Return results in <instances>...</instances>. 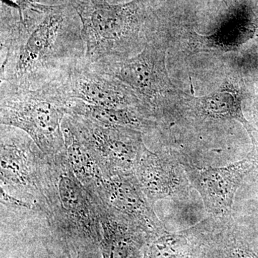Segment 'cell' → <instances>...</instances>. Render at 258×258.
<instances>
[{
	"instance_id": "15",
	"label": "cell",
	"mask_w": 258,
	"mask_h": 258,
	"mask_svg": "<svg viewBox=\"0 0 258 258\" xmlns=\"http://www.w3.org/2000/svg\"><path fill=\"white\" fill-rule=\"evenodd\" d=\"M242 93L235 83L227 81L215 92L198 98L196 107L199 113L205 118L213 119L235 120L240 122L247 130L256 146L253 133L258 134V130L246 119L242 111Z\"/></svg>"
},
{
	"instance_id": "8",
	"label": "cell",
	"mask_w": 258,
	"mask_h": 258,
	"mask_svg": "<svg viewBox=\"0 0 258 258\" xmlns=\"http://www.w3.org/2000/svg\"><path fill=\"white\" fill-rule=\"evenodd\" d=\"M191 186L203 199L205 208L214 217L231 215L235 194L244 178L256 165L253 157L223 167L198 169L181 161Z\"/></svg>"
},
{
	"instance_id": "18",
	"label": "cell",
	"mask_w": 258,
	"mask_h": 258,
	"mask_svg": "<svg viewBox=\"0 0 258 258\" xmlns=\"http://www.w3.org/2000/svg\"><path fill=\"white\" fill-rule=\"evenodd\" d=\"M4 1H6L8 4L13 5L15 8H18L20 12L28 9L33 4L31 0H4Z\"/></svg>"
},
{
	"instance_id": "16",
	"label": "cell",
	"mask_w": 258,
	"mask_h": 258,
	"mask_svg": "<svg viewBox=\"0 0 258 258\" xmlns=\"http://www.w3.org/2000/svg\"><path fill=\"white\" fill-rule=\"evenodd\" d=\"M189 250L185 236L165 231L154 237L144 251L143 258H185Z\"/></svg>"
},
{
	"instance_id": "12",
	"label": "cell",
	"mask_w": 258,
	"mask_h": 258,
	"mask_svg": "<svg viewBox=\"0 0 258 258\" xmlns=\"http://www.w3.org/2000/svg\"><path fill=\"white\" fill-rule=\"evenodd\" d=\"M98 203L102 238L99 247L102 258H139V249L147 234L133 222Z\"/></svg>"
},
{
	"instance_id": "5",
	"label": "cell",
	"mask_w": 258,
	"mask_h": 258,
	"mask_svg": "<svg viewBox=\"0 0 258 258\" xmlns=\"http://www.w3.org/2000/svg\"><path fill=\"white\" fill-rule=\"evenodd\" d=\"M1 203L46 215L42 169L45 154L20 129L1 125Z\"/></svg>"
},
{
	"instance_id": "17",
	"label": "cell",
	"mask_w": 258,
	"mask_h": 258,
	"mask_svg": "<svg viewBox=\"0 0 258 258\" xmlns=\"http://www.w3.org/2000/svg\"><path fill=\"white\" fill-rule=\"evenodd\" d=\"M233 221L230 227V238L220 249V258H258L257 254L244 241L233 235Z\"/></svg>"
},
{
	"instance_id": "2",
	"label": "cell",
	"mask_w": 258,
	"mask_h": 258,
	"mask_svg": "<svg viewBox=\"0 0 258 258\" xmlns=\"http://www.w3.org/2000/svg\"><path fill=\"white\" fill-rule=\"evenodd\" d=\"M45 216L66 252L99 247L102 238L98 203L75 175L66 152L45 155L42 169Z\"/></svg>"
},
{
	"instance_id": "11",
	"label": "cell",
	"mask_w": 258,
	"mask_h": 258,
	"mask_svg": "<svg viewBox=\"0 0 258 258\" xmlns=\"http://www.w3.org/2000/svg\"><path fill=\"white\" fill-rule=\"evenodd\" d=\"M134 174L153 205L159 200H175L189 195V178L181 161L172 156L152 152L145 147Z\"/></svg>"
},
{
	"instance_id": "19",
	"label": "cell",
	"mask_w": 258,
	"mask_h": 258,
	"mask_svg": "<svg viewBox=\"0 0 258 258\" xmlns=\"http://www.w3.org/2000/svg\"><path fill=\"white\" fill-rule=\"evenodd\" d=\"M67 254H68V257H69V258H74V257H73L72 254L70 253V252H67ZM79 257H80V254H78V255L76 256V258H79Z\"/></svg>"
},
{
	"instance_id": "9",
	"label": "cell",
	"mask_w": 258,
	"mask_h": 258,
	"mask_svg": "<svg viewBox=\"0 0 258 258\" xmlns=\"http://www.w3.org/2000/svg\"><path fill=\"white\" fill-rule=\"evenodd\" d=\"M60 83L71 100L96 106L147 108L132 90L119 80L97 71L86 58L76 64Z\"/></svg>"
},
{
	"instance_id": "1",
	"label": "cell",
	"mask_w": 258,
	"mask_h": 258,
	"mask_svg": "<svg viewBox=\"0 0 258 258\" xmlns=\"http://www.w3.org/2000/svg\"><path fill=\"white\" fill-rule=\"evenodd\" d=\"M35 15L2 23L1 84L35 88L60 81L85 58L81 24L69 5H35Z\"/></svg>"
},
{
	"instance_id": "10",
	"label": "cell",
	"mask_w": 258,
	"mask_h": 258,
	"mask_svg": "<svg viewBox=\"0 0 258 258\" xmlns=\"http://www.w3.org/2000/svg\"><path fill=\"white\" fill-rule=\"evenodd\" d=\"M95 200L133 222L149 238L166 231L134 172L115 174L105 179Z\"/></svg>"
},
{
	"instance_id": "4",
	"label": "cell",
	"mask_w": 258,
	"mask_h": 258,
	"mask_svg": "<svg viewBox=\"0 0 258 258\" xmlns=\"http://www.w3.org/2000/svg\"><path fill=\"white\" fill-rule=\"evenodd\" d=\"M71 5L81 21L85 58L90 63L131 58L147 45L137 4L73 0Z\"/></svg>"
},
{
	"instance_id": "7",
	"label": "cell",
	"mask_w": 258,
	"mask_h": 258,
	"mask_svg": "<svg viewBox=\"0 0 258 258\" xmlns=\"http://www.w3.org/2000/svg\"><path fill=\"white\" fill-rule=\"evenodd\" d=\"M80 137L89 149L106 179L118 174L134 172L146 147L142 132L67 115Z\"/></svg>"
},
{
	"instance_id": "13",
	"label": "cell",
	"mask_w": 258,
	"mask_h": 258,
	"mask_svg": "<svg viewBox=\"0 0 258 258\" xmlns=\"http://www.w3.org/2000/svg\"><path fill=\"white\" fill-rule=\"evenodd\" d=\"M81 115L104 124L126 127L139 132L157 125L155 117L145 107H108L88 104L78 100L70 101L69 114Z\"/></svg>"
},
{
	"instance_id": "14",
	"label": "cell",
	"mask_w": 258,
	"mask_h": 258,
	"mask_svg": "<svg viewBox=\"0 0 258 258\" xmlns=\"http://www.w3.org/2000/svg\"><path fill=\"white\" fill-rule=\"evenodd\" d=\"M62 130L70 166L76 177L95 199L106 177L67 115L62 121Z\"/></svg>"
},
{
	"instance_id": "3",
	"label": "cell",
	"mask_w": 258,
	"mask_h": 258,
	"mask_svg": "<svg viewBox=\"0 0 258 258\" xmlns=\"http://www.w3.org/2000/svg\"><path fill=\"white\" fill-rule=\"evenodd\" d=\"M71 99L60 81L35 88L0 86V123L25 132L47 157L66 152L62 123Z\"/></svg>"
},
{
	"instance_id": "6",
	"label": "cell",
	"mask_w": 258,
	"mask_h": 258,
	"mask_svg": "<svg viewBox=\"0 0 258 258\" xmlns=\"http://www.w3.org/2000/svg\"><path fill=\"white\" fill-rule=\"evenodd\" d=\"M91 64L132 90L154 116L163 100L174 91L166 71V48L160 42H148L142 52L131 58Z\"/></svg>"
}]
</instances>
